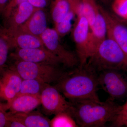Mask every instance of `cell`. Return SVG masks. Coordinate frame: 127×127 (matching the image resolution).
<instances>
[{
  "label": "cell",
  "instance_id": "9a60e30c",
  "mask_svg": "<svg viewBox=\"0 0 127 127\" xmlns=\"http://www.w3.org/2000/svg\"><path fill=\"white\" fill-rule=\"evenodd\" d=\"M37 9L28 1L21 3L6 20L7 26L4 30L12 31L16 30L28 20Z\"/></svg>",
  "mask_w": 127,
  "mask_h": 127
},
{
  "label": "cell",
  "instance_id": "ba28073f",
  "mask_svg": "<svg viewBox=\"0 0 127 127\" xmlns=\"http://www.w3.org/2000/svg\"><path fill=\"white\" fill-rule=\"evenodd\" d=\"M77 19L72 32L79 66L85 65L89 59L88 42L90 26L86 17L81 13L76 14Z\"/></svg>",
  "mask_w": 127,
  "mask_h": 127
},
{
  "label": "cell",
  "instance_id": "3957f363",
  "mask_svg": "<svg viewBox=\"0 0 127 127\" xmlns=\"http://www.w3.org/2000/svg\"><path fill=\"white\" fill-rule=\"evenodd\" d=\"M87 64L100 72L109 69L127 71V57L115 41L107 37L89 58Z\"/></svg>",
  "mask_w": 127,
  "mask_h": 127
},
{
  "label": "cell",
  "instance_id": "30bf717a",
  "mask_svg": "<svg viewBox=\"0 0 127 127\" xmlns=\"http://www.w3.org/2000/svg\"><path fill=\"white\" fill-rule=\"evenodd\" d=\"M11 56L15 61L46 64L57 66L62 64L57 57L46 48L16 49Z\"/></svg>",
  "mask_w": 127,
  "mask_h": 127
},
{
  "label": "cell",
  "instance_id": "6da1fadb",
  "mask_svg": "<svg viewBox=\"0 0 127 127\" xmlns=\"http://www.w3.org/2000/svg\"><path fill=\"white\" fill-rule=\"evenodd\" d=\"M56 88L71 101L93 99L99 100L98 96V84L96 71L86 64L78 66L69 73H65L58 82Z\"/></svg>",
  "mask_w": 127,
  "mask_h": 127
},
{
  "label": "cell",
  "instance_id": "4dcf8cb0",
  "mask_svg": "<svg viewBox=\"0 0 127 127\" xmlns=\"http://www.w3.org/2000/svg\"><path fill=\"white\" fill-rule=\"evenodd\" d=\"M9 109V105L7 103H4L0 102V111H6Z\"/></svg>",
  "mask_w": 127,
  "mask_h": 127
},
{
  "label": "cell",
  "instance_id": "7c38bea8",
  "mask_svg": "<svg viewBox=\"0 0 127 127\" xmlns=\"http://www.w3.org/2000/svg\"><path fill=\"white\" fill-rule=\"evenodd\" d=\"M1 32L9 42L11 48L16 49L45 48L40 37L27 33L8 32L3 30Z\"/></svg>",
  "mask_w": 127,
  "mask_h": 127
},
{
  "label": "cell",
  "instance_id": "52a82bcc",
  "mask_svg": "<svg viewBox=\"0 0 127 127\" xmlns=\"http://www.w3.org/2000/svg\"><path fill=\"white\" fill-rule=\"evenodd\" d=\"M40 96L41 104L44 111L48 114L56 115L65 112L72 116V103L66 101L56 88L46 84Z\"/></svg>",
  "mask_w": 127,
  "mask_h": 127
},
{
  "label": "cell",
  "instance_id": "7402d4cb",
  "mask_svg": "<svg viewBox=\"0 0 127 127\" xmlns=\"http://www.w3.org/2000/svg\"><path fill=\"white\" fill-rule=\"evenodd\" d=\"M51 127H78L73 118L66 113L58 114L51 120Z\"/></svg>",
  "mask_w": 127,
  "mask_h": 127
},
{
  "label": "cell",
  "instance_id": "d4e9b609",
  "mask_svg": "<svg viewBox=\"0 0 127 127\" xmlns=\"http://www.w3.org/2000/svg\"><path fill=\"white\" fill-rule=\"evenodd\" d=\"M112 7L117 15L127 20V0H115Z\"/></svg>",
  "mask_w": 127,
  "mask_h": 127
},
{
  "label": "cell",
  "instance_id": "e575fe53",
  "mask_svg": "<svg viewBox=\"0 0 127 127\" xmlns=\"http://www.w3.org/2000/svg\"><path fill=\"white\" fill-rule=\"evenodd\" d=\"M126 103H127V102H126Z\"/></svg>",
  "mask_w": 127,
  "mask_h": 127
},
{
  "label": "cell",
  "instance_id": "5bb4252c",
  "mask_svg": "<svg viewBox=\"0 0 127 127\" xmlns=\"http://www.w3.org/2000/svg\"><path fill=\"white\" fill-rule=\"evenodd\" d=\"M107 38L106 22L100 12L95 24L90 29L89 34L88 42L89 59L94 53L98 46Z\"/></svg>",
  "mask_w": 127,
  "mask_h": 127
},
{
  "label": "cell",
  "instance_id": "277c9868",
  "mask_svg": "<svg viewBox=\"0 0 127 127\" xmlns=\"http://www.w3.org/2000/svg\"><path fill=\"white\" fill-rule=\"evenodd\" d=\"M10 68L18 73L22 79H36L48 84L58 82L65 73L57 66L22 61H16Z\"/></svg>",
  "mask_w": 127,
  "mask_h": 127
},
{
  "label": "cell",
  "instance_id": "2e32d148",
  "mask_svg": "<svg viewBox=\"0 0 127 127\" xmlns=\"http://www.w3.org/2000/svg\"><path fill=\"white\" fill-rule=\"evenodd\" d=\"M40 104V95L23 94L17 95L8 105L10 112L14 114L31 112Z\"/></svg>",
  "mask_w": 127,
  "mask_h": 127
},
{
  "label": "cell",
  "instance_id": "9c48e42d",
  "mask_svg": "<svg viewBox=\"0 0 127 127\" xmlns=\"http://www.w3.org/2000/svg\"><path fill=\"white\" fill-rule=\"evenodd\" d=\"M99 8L106 22L107 37L115 41L127 57V25L100 5Z\"/></svg>",
  "mask_w": 127,
  "mask_h": 127
},
{
  "label": "cell",
  "instance_id": "d6a6232c",
  "mask_svg": "<svg viewBox=\"0 0 127 127\" xmlns=\"http://www.w3.org/2000/svg\"><path fill=\"white\" fill-rule=\"evenodd\" d=\"M79 0H73V2H77L79 1Z\"/></svg>",
  "mask_w": 127,
  "mask_h": 127
},
{
  "label": "cell",
  "instance_id": "d6986e66",
  "mask_svg": "<svg viewBox=\"0 0 127 127\" xmlns=\"http://www.w3.org/2000/svg\"><path fill=\"white\" fill-rule=\"evenodd\" d=\"M51 13L55 25L61 21L71 9L67 0H51Z\"/></svg>",
  "mask_w": 127,
  "mask_h": 127
},
{
  "label": "cell",
  "instance_id": "5b68a950",
  "mask_svg": "<svg viewBox=\"0 0 127 127\" xmlns=\"http://www.w3.org/2000/svg\"><path fill=\"white\" fill-rule=\"evenodd\" d=\"M122 70L109 69L100 72L98 84L113 100L122 99L127 96V78Z\"/></svg>",
  "mask_w": 127,
  "mask_h": 127
},
{
  "label": "cell",
  "instance_id": "836d02e7",
  "mask_svg": "<svg viewBox=\"0 0 127 127\" xmlns=\"http://www.w3.org/2000/svg\"><path fill=\"white\" fill-rule=\"evenodd\" d=\"M68 1V2H69V3H70V4H71L72 3L73 1V0H67Z\"/></svg>",
  "mask_w": 127,
  "mask_h": 127
},
{
  "label": "cell",
  "instance_id": "e0dca14e",
  "mask_svg": "<svg viewBox=\"0 0 127 127\" xmlns=\"http://www.w3.org/2000/svg\"><path fill=\"white\" fill-rule=\"evenodd\" d=\"M99 5L96 0H80L75 9L76 15L81 13L88 21L90 29L95 24L100 13Z\"/></svg>",
  "mask_w": 127,
  "mask_h": 127
},
{
  "label": "cell",
  "instance_id": "4316f807",
  "mask_svg": "<svg viewBox=\"0 0 127 127\" xmlns=\"http://www.w3.org/2000/svg\"><path fill=\"white\" fill-rule=\"evenodd\" d=\"M6 127H26L23 123L14 114L9 112L8 119Z\"/></svg>",
  "mask_w": 127,
  "mask_h": 127
},
{
  "label": "cell",
  "instance_id": "484cf974",
  "mask_svg": "<svg viewBox=\"0 0 127 127\" xmlns=\"http://www.w3.org/2000/svg\"><path fill=\"white\" fill-rule=\"evenodd\" d=\"M28 0H10L9 4L2 13L4 17L7 20L12 12L21 3Z\"/></svg>",
  "mask_w": 127,
  "mask_h": 127
},
{
  "label": "cell",
  "instance_id": "1f68e13d",
  "mask_svg": "<svg viewBox=\"0 0 127 127\" xmlns=\"http://www.w3.org/2000/svg\"><path fill=\"white\" fill-rule=\"evenodd\" d=\"M103 3L105 4H108L109 3L111 0H100Z\"/></svg>",
  "mask_w": 127,
  "mask_h": 127
},
{
  "label": "cell",
  "instance_id": "ffe728a7",
  "mask_svg": "<svg viewBox=\"0 0 127 127\" xmlns=\"http://www.w3.org/2000/svg\"><path fill=\"white\" fill-rule=\"evenodd\" d=\"M46 84L36 79H23L20 91L17 95L23 94L40 95L41 92Z\"/></svg>",
  "mask_w": 127,
  "mask_h": 127
},
{
  "label": "cell",
  "instance_id": "cb8c5ba5",
  "mask_svg": "<svg viewBox=\"0 0 127 127\" xmlns=\"http://www.w3.org/2000/svg\"><path fill=\"white\" fill-rule=\"evenodd\" d=\"M113 126L120 127L125 126L127 127V103H125L120 106V109L115 118L112 122Z\"/></svg>",
  "mask_w": 127,
  "mask_h": 127
},
{
  "label": "cell",
  "instance_id": "83f0119b",
  "mask_svg": "<svg viewBox=\"0 0 127 127\" xmlns=\"http://www.w3.org/2000/svg\"><path fill=\"white\" fill-rule=\"evenodd\" d=\"M28 1L36 8L44 9L49 4L50 0H28Z\"/></svg>",
  "mask_w": 127,
  "mask_h": 127
},
{
  "label": "cell",
  "instance_id": "f1b7e54d",
  "mask_svg": "<svg viewBox=\"0 0 127 127\" xmlns=\"http://www.w3.org/2000/svg\"><path fill=\"white\" fill-rule=\"evenodd\" d=\"M9 112L6 111H0V127H6L8 119Z\"/></svg>",
  "mask_w": 127,
  "mask_h": 127
},
{
  "label": "cell",
  "instance_id": "ac0fdd59",
  "mask_svg": "<svg viewBox=\"0 0 127 127\" xmlns=\"http://www.w3.org/2000/svg\"><path fill=\"white\" fill-rule=\"evenodd\" d=\"M14 114L23 123L26 127H51V120L38 113L31 112Z\"/></svg>",
  "mask_w": 127,
  "mask_h": 127
},
{
  "label": "cell",
  "instance_id": "7a4b0ae2",
  "mask_svg": "<svg viewBox=\"0 0 127 127\" xmlns=\"http://www.w3.org/2000/svg\"><path fill=\"white\" fill-rule=\"evenodd\" d=\"M72 102V116L81 127H104L107 123L113 121L121 106L110 98L105 102L93 99Z\"/></svg>",
  "mask_w": 127,
  "mask_h": 127
},
{
  "label": "cell",
  "instance_id": "f546056e",
  "mask_svg": "<svg viewBox=\"0 0 127 127\" xmlns=\"http://www.w3.org/2000/svg\"><path fill=\"white\" fill-rule=\"evenodd\" d=\"M10 0H0V14H2Z\"/></svg>",
  "mask_w": 127,
  "mask_h": 127
},
{
  "label": "cell",
  "instance_id": "8992f818",
  "mask_svg": "<svg viewBox=\"0 0 127 127\" xmlns=\"http://www.w3.org/2000/svg\"><path fill=\"white\" fill-rule=\"evenodd\" d=\"M40 38L45 47L61 61L62 64L68 68L79 65L76 53L66 49L62 45L60 36L55 29L48 28Z\"/></svg>",
  "mask_w": 127,
  "mask_h": 127
},
{
  "label": "cell",
  "instance_id": "8fae6325",
  "mask_svg": "<svg viewBox=\"0 0 127 127\" xmlns=\"http://www.w3.org/2000/svg\"><path fill=\"white\" fill-rule=\"evenodd\" d=\"M22 80L18 73L12 69L4 71L0 80V98L9 104L18 95Z\"/></svg>",
  "mask_w": 127,
  "mask_h": 127
},
{
  "label": "cell",
  "instance_id": "603a6c76",
  "mask_svg": "<svg viewBox=\"0 0 127 127\" xmlns=\"http://www.w3.org/2000/svg\"><path fill=\"white\" fill-rule=\"evenodd\" d=\"M9 42L2 32L0 33V73L2 74L5 71L6 64L7 61L9 50L10 49Z\"/></svg>",
  "mask_w": 127,
  "mask_h": 127
},
{
  "label": "cell",
  "instance_id": "44dd1931",
  "mask_svg": "<svg viewBox=\"0 0 127 127\" xmlns=\"http://www.w3.org/2000/svg\"><path fill=\"white\" fill-rule=\"evenodd\" d=\"M75 15L76 12L71 8L64 18L59 23L55 25V29L60 37L65 36L70 31L72 27V21Z\"/></svg>",
  "mask_w": 127,
  "mask_h": 127
},
{
  "label": "cell",
  "instance_id": "4fadbf2b",
  "mask_svg": "<svg viewBox=\"0 0 127 127\" xmlns=\"http://www.w3.org/2000/svg\"><path fill=\"white\" fill-rule=\"evenodd\" d=\"M48 28L45 12L43 9L37 8L28 20L17 29L12 31H5L27 33L40 37Z\"/></svg>",
  "mask_w": 127,
  "mask_h": 127
}]
</instances>
